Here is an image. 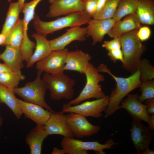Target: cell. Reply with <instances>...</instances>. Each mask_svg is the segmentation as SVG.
<instances>
[{
  "instance_id": "11",
  "label": "cell",
  "mask_w": 154,
  "mask_h": 154,
  "mask_svg": "<svg viewBox=\"0 0 154 154\" xmlns=\"http://www.w3.org/2000/svg\"><path fill=\"white\" fill-rule=\"evenodd\" d=\"M153 130L143 125L141 121L133 119L131 124L130 137L138 154H142L149 147L153 138Z\"/></svg>"
},
{
  "instance_id": "38",
  "label": "cell",
  "mask_w": 154,
  "mask_h": 154,
  "mask_svg": "<svg viewBox=\"0 0 154 154\" xmlns=\"http://www.w3.org/2000/svg\"><path fill=\"white\" fill-rule=\"evenodd\" d=\"M106 1L107 0H97L96 13L99 12L103 9L105 5Z\"/></svg>"
},
{
  "instance_id": "14",
  "label": "cell",
  "mask_w": 154,
  "mask_h": 154,
  "mask_svg": "<svg viewBox=\"0 0 154 154\" xmlns=\"http://www.w3.org/2000/svg\"><path fill=\"white\" fill-rule=\"evenodd\" d=\"M44 127L49 135H58L73 137L67 123L66 115L62 111L52 113Z\"/></svg>"
},
{
  "instance_id": "35",
  "label": "cell",
  "mask_w": 154,
  "mask_h": 154,
  "mask_svg": "<svg viewBox=\"0 0 154 154\" xmlns=\"http://www.w3.org/2000/svg\"><path fill=\"white\" fill-rule=\"evenodd\" d=\"M151 34L150 28L147 26H141L137 32V36L141 42L148 40L150 37Z\"/></svg>"
},
{
  "instance_id": "15",
  "label": "cell",
  "mask_w": 154,
  "mask_h": 154,
  "mask_svg": "<svg viewBox=\"0 0 154 154\" xmlns=\"http://www.w3.org/2000/svg\"><path fill=\"white\" fill-rule=\"evenodd\" d=\"M116 21L113 18L91 19L87 24L86 36H90L92 45L102 42L105 36L108 34L114 26Z\"/></svg>"
},
{
  "instance_id": "4",
  "label": "cell",
  "mask_w": 154,
  "mask_h": 154,
  "mask_svg": "<svg viewBox=\"0 0 154 154\" xmlns=\"http://www.w3.org/2000/svg\"><path fill=\"white\" fill-rule=\"evenodd\" d=\"M43 72L37 70L35 79L27 82L23 87L13 89L15 94L24 101L40 105L53 113L55 112L46 102L45 96L48 89L47 84L41 78Z\"/></svg>"
},
{
  "instance_id": "43",
  "label": "cell",
  "mask_w": 154,
  "mask_h": 154,
  "mask_svg": "<svg viewBox=\"0 0 154 154\" xmlns=\"http://www.w3.org/2000/svg\"><path fill=\"white\" fill-rule=\"evenodd\" d=\"M11 0H8V1H10ZM25 0H18V1L19 2V3L20 4V5L21 6V7L22 8V9L24 3H25Z\"/></svg>"
},
{
  "instance_id": "28",
  "label": "cell",
  "mask_w": 154,
  "mask_h": 154,
  "mask_svg": "<svg viewBox=\"0 0 154 154\" xmlns=\"http://www.w3.org/2000/svg\"><path fill=\"white\" fill-rule=\"evenodd\" d=\"M138 0H121L113 18L120 20L128 15L136 13Z\"/></svg>"
},
{
  "instance_id": "41",
  "label": "cell",
  "mask_w": 154,
  "mask_h": 154,
  "mask_svg": "<svg viewBox=\"0 0 154 154\" xmlns=\"http://www.w3.org/2000/svg\"><path fill=\"white\" fill-rule=\"evenodd\" d=\"M6 36L1 33H0V46H5Z\"/></svg>"
},
{
  "instance_id": "6",
  "label": "cell",
  "mask_w": 154,
  "mask_h": 154,
  "mask_svg": "<svg viewBox=\"0 0 154 154\" xmlns=\"http://www.w3.org/2000/svg\"><path fill=\"white\" fill-rule=\"evenodd\" d=\"M42 78L47 85L52 99L69 100L73 98L76 82L64 72L52 74L45 73Z\"/></svg>"
},
{
  "instance_id": "24",
  "label": "cell",
  "mask_w": 154,
  "mask_h": 154,
  "mask_svg": "<svg viewBox=\"0 0 154 154\" xmlns=\"http://www.w3.org/2000/svg\"><path fill=\"white\" fill-rule=\"evenodd\" d=\"M141 24H154V0H138L136 13Z\"/></svg>"
},
{
  "instance_id": "29",
  "label": "cell",
  "mask_w": 154,
  "mask_h": 154,
  "mask_svg": "<svg viewBox=\"0 0 154 154\" xmlns=\"http://www.w3.org/2000/svg\"><path fill=\"white\" fill-rule=\"evenodd\" d=\"M25 78L21 71L2 72L0 73V84L13 89L17 87L20 82L24 80Z\"/></svg>"
},
{
  "instance_id": "1",
  "label": "cell",
  "mask_w": 154,
  "mask_h": 154,
  "mask_svg": "<svg viewBox=\"0 0 154 154\" xmlns=\"http://www.w3.org/2000/svg\"><path fill=\"white\" fill-rule=\"evenodd\" d=\"M97 68L99 72L106 73L110 75L116 83V87L109 96L108 105L104 111V117L107 118L119 109L120 105L126 96L139 87L141 83L140 72L137 70L129 77L124 78L114 75L107 66L104 64H101Z\"/></svg>"
},
{
  "instance_id": "3",
  "label": "cell",
  "mask_w": 154,
  "mask_h": 154,
  "mask_svg": "<svg viewBox=\"0 0 154 154\" xmlns=\"http://www.w3.org/2000/svg\"><path fill=\"white\" fill-rule=\"evenodd\" d=\"M137 30L126 33L119 38L124 60L122 66L131 74L138 69L141 58L145 50L137 36Z\"/></svg>"
},
{
  "instance_id": "42",
  "label": "cell",
  "mask_w": 154,
  "mask_h": 154,
  "mask_svg": "<svg viewBox=\"0 0 154 154\" xmlns=\"http://www.w3.org/2000/svg\"><path fill=\"white\" fill-rule=\"evenodd\" d=\"M154 154V151L151 150L149 148L147 149L142 154Z\"/></svg>"
},
{
  "instance_id": "27",
  "label": "cell",
  "mask_w": 154,
  "mask_h": 154,
  "mask_svg": "<svg viewBox=\"0 0 154 154\" xmlns=\"http://www.w3.org/2000/svg\"><path fill=\"white\" fill-rule=\"evenodd\" d=\"M23 37V21L20 19L6 36L5 46L9 45L20 49Z\"/></svg>"
},
{
  "instance_id": "9",
  "label": "cell",
  "mask_w": 154,
  "mask_h": 154,
  "mask_svg": "<svg viewBox=\"0 0 154 154\" xmlns=\"http://www.w3.org/2000/svg\"><path fill=\"white\" fill-rule=\"evenodd\" d=\"M42 0H32L25 3L23 6L22 12L24 15L22 19L23 37L20 48V51L23 58L29 59L33 53L36 44L29 38L27 31L29 24L35 16V8L38 4Z\"/></svg>"
},
{
  "instance_id": "22",
  "label": "cell",
  "mask_w": 154,
  "mask_h": 154,
  "mask_svg": "<svg viewBox=\"0 0 154 154\" xmlns=\"http://www.w3.org/2000/svg\"><path fill=\"white\" fill-rule=\"evenodd\" d=\"M44 126L37 125L27 135L25 142L31 154H40L43 141L48 136Z\"/></svg>"
},
{
  "instance_id": "10",
  "label": "cell",
  "mask_w": 154,
  "mask_h": 154,
  "mask_svg": "<svg viewBox=\"0 0 154 154\" xmlns=\"http://www.w3.org/2000/svg\"><path fill=\"white\" fill-rule=\"evenodd\" d=\"M66 116L71 132L74 137L77 138L88 137L97 133L100 129L99 125L92 124L86 117L80 114L70 112Z\"/></svg>"
},
{
  "instance_id": "2",
  "label": "cell",
  "mask_w": 154,
  "mask_h": 154,
  "mask_svg": "<svg viewBox=\"0 0 154 154\" xmlns=\"http://www.w3.org/2000/svg\"><path fill=\"white\" fill-rule=\"evenodd\" d=\"M92 18L84 11L72 13L53 21L41 20L37 15L33 19L36 32L46 35L66 27H80L88 24Z\"/></svg>"
},
{
  "instance_id": "20",
  "label": "cell",
  "mask_w": 154,
  "mask_h": 154,
  "mask_svg": "<svg viewBox=\"0 0 154 154\" xmlns=\"http://www.w3.org/2000/svg\"><path fill=\"white\" fill-rule=\"evenodd\" d=\"M46 36L37 32L32 35L36 42L35 49L27 63V68L31 67L36 63L44 59L52 51Z\"/></svg>"
},
{
  "instance_id": "36",
  "label": "cell",
  "mask_w": 154,
  "mask_h": 154,
  "mask_svg": "<svg viewBox=\"0 0 154 154\" xmlns=\"http://www.w3.org/2000/svg\"><path fill=\"white\" fill-rule=\"evenodd\" d=\"M108 55L110 59L116 63L117 60H119L123 64L124 62L123 54L121 49L113 50L108 51Z\"/></svg>"
},
{
  "instance_id": "40",
  "label": "cell",
  "mask_w": 154,
  "mask_h": 154,
  "mask_svg": "<svg viewBox=\"0 0 154 154\" xmlns=\"http://www.w3.org/2000/svg\"><path fill=\"white\" fill-rule=\"evenodd\" d=\"M148 127L151 129H154V114L151 115L150 116V120L148 123Z\"/></svg>"
},
{
  "instance_id": "16",
  "label": "cell",
  "mask_w": 154,
  "mask_h": 154,
  "mask_svg": "<svg viewBox=\"0 0 154 154\" xmlns=\"http://www.w3.org/2000/svg\"><path fill=\"white\" fill-rule=\"evenodd\" d=\"M17 100L23 114L37 125L44 126L52 113L40 105L17 98Z\"/></svg>"
},
{
  "instance_id": "25",
  "label": "cell",
  "mask_w": 154,
  "mask_h": 154,
  "mask_svg": "<svg viewBox=\"0 0 154 154\" xmlns=\"http://www.w3.org/2000/svg\"><path fill=\"white\" fill-rule=\"evenodd\" d=\"M15 94L13 89L0 84V103L6 105L16 118L19 119L23 114L17 104Z\"/></svg>"
},
{
  "instance_id": "13",
  "label": "cell",
  "mask_w": 154,
  "mask_h": 154,
  "mask_svg": "<svg viewBox=\"0 0 154 154\" xmlns=\"http://www.w3.org/2000/svg\"><path fill=\"white\" fill-rule=\"evenodd\" d=\"M127 96L121 101L119 109H124L133 119L143 121L148 123L151 116L147 112L146 105L139 101L137 94H128Z\"/></svg>"
},
{
  "instance_id": "17",
  "label": "cell",
  "mask_w": 154,
  "mask_h": 154,
  "mask_svg": "<svg viewBox=\"0 0 154 154\" xmlns=\"http://www.w3.org/2000/svg\"><path fill=\"white\" fill-rule=\"evenodd\" d=\"M82 0H54L51 4L47 17H54L84 11Z\"/></svg>"
},
{
  "instance_id": "45",
  "label": "cell",
  "mask_w": 154,
  "mask_h": 154,
  "mask_svg": "<svg viewBox=\"0 0 154 154\" xmlns=\"http://www.w3.org/2000/svg\"><path fill=\"white\" fill-rule=\"evenodd\" d=\"M1 52H0V54H1Z\"/></svg>"
},
{
  "instance_id": "44",
  "label": "cell",
  "mask_w": 154,
  "mask_h": 154,
  "mask_svg": "<svg viewBox=\"0 0 154 154\" xmlns=\"http://www.w3.org/2000/svg\"><path fill=\"white\" fill-rule=\"evenodd\" d=\"M3 120L2 118L0 115V126H1L3 123Z\"/></svg>"
},
{
  "instance_id": "23",
  "label": "cell",
  "mask_w": 154,
  "mask_h": 154,
  "mask_svg": "<svg viewBox=\"0 0 154 154\" xmlns=\"http://www.w3.org/2000/svg\"><path fill=\"white\" fill-rule=\"evenodd\" d=\"M5 46V50L0 54V59L13 71H21L24 65L20 49L9 45Z\"/></svg>"
},
{
  "instance_id": "7",
  "label": "cell",
  "mask_w": 154,
  "mask_h": 154,
  "mask_svg": "<svg viewBox=\"0 0 154 154\" xmlns=\"http://www.w3.org/2000/svg\"><path fill=\"white\" fill-rule=\"evenodd\" d=\"M99 72L97 68L90 62L84 74L86 79L84 87L77 97L68 103L74 105L88 99L92 98L98 99L106 96L99 84L100 82L105 80V78Z\"/></svg>"
},
{
  "instance_id": "19",
  "label": "cell",
  "mask_w": 154,
  "mask_h": 154,
  "mask_svg": "<svg viewBox=\"0 0 154 154\" xmlns=\"http://www.w3.org/2000/svg\"><path fill=\"white\" fill-rule=\"evenodd\" d=\"M91 58L88 53L81 50L68 51L66 58L64 71H75L84 74Z\"/></svg>"
},
{
  "instance_id": "32",
  "label": "cell",
  "mask_w": 154,
  "mask_h": 154,
  "mask_svg": "<svg viewBox=\"0 0 154 154\" xmlns=\"http://www.w3.org/2000/svg\"><path fill=\"white\" fill-rule=\"evenodd\" d=\"M141 94L138 96L139 101L143 103L147 100L154 98V81L147 80L141 82L139 86Z\"/></svg>"
},
{
  "instance_id": "31",
  "label": "cell",
  "mask_w": 154,
  "mask_h": 154,
  "mask_svg": "<svg viewBox=\"0 0 154 154\" xmlns=\"http://www.w3.org/2000/svg\"><path fill=\"white\" fill-rule=\"evenodd\" d=\"M140 72V79L141 82L153 80L154 78V68L148 60H141L138 69Z\"/></svg>"
},
{
  "instance_id": "12",
  "label": "cell",
  "mask_w": 154,
  "mask_h": 154,
  "mask_svg": "<svg viewBox=\"0 0 154 154\" xmlns=\"http://www.w3.org/2000/svg\"><path fill=\"white\" fill-rule=\"evenodd\" d=\"M67 48L52 51L46 58L37 62L36 68L50 74L64 72Z\"/></svg>"
},
{
  "instance_id": "46",
  "label": "cell",
  "mask_w": 154,
  "mask_h": 154,
  "mask_svg": "<svg viewBox=\"0 0 154 154\" xmlns=\"http://www.w3.org/2000/svg\"><path fill=\"white\" fill-rule=\"evenodd\" d=\"M0 1H1V0H0Z\"/></svg>"
},
{
  "instance_id": "21",
  "label": "cell",
  "mask_w": 154,
  "mask_h": 154,
  "mask_svg": "<svg viewBox=\"0 0 154 154\" xmlns=\"http://www.w3.org/2000/svg\"><path fill=\"white\" fill-rule=\"evenodd\" d=\"M123 19L116 21L114 26L108 33L110 37L119 38L122 35L132 31L138 30L141 23L135 14L127 15Z\"/></svg>"
},
{
  "instance_id": "34",
  "label": "cell",
  "mask_w": 154,
  "mask_h": 154,
  "mask_svg": "<svg viewBox=\"0 0 154 154\" xmlns=\"http://www.w3.org/2000/svg\"><path fill=\"white\" fill-rule=\"evenodd\" d=\"M110 40L105 41L102 44V47L109 51L113 50L121 49L119 38H116Z\"/></svg>"
},
{
  "instance_id": "33",
  "label": "cell",
  "mask_w": 154,
  "mask_h": 154,
  "mask_svg": "<svg viewBox=\"0 0 154 154\" xmlns=\"http://www.w3.org/2000/svg\"><path fill=\"white\" fill-rule=\"evenodd\" d=\"M84 7V11L92 18L97 12V0H82Z\"/></svg>"
},
{
  "instance_id": "30",
  "label": "cell",
  "mask_w": 154,
  "mask_h": 154,
  "mask_svg": "<svg viewBox=\"0 0 154 154\" xmlns=\"http://www.w3.org/2000/svg\"><path fill=\"white\" fill-rule=\"evenodd\" d=\"M121 0H107L103 9L93 18L97 19L113 18Z\"/></svg>"
},
{
  "instance_id": "26",
  "label": "cell",
  "mask_w": 154,
  "mask_h": 154,
  "mask_svg": "<svg viewBox=\"0 0 154 154\" xmlns=\"http://www.w3.org/2000/svg\"><path fill=\"white\" fill-rule=\"evenodd\" d=\"M22 10V8L18 1L10 3L1 33L7 35L20 19L19 15Z\"/></svg>"
},
{
  "instance_id": "8",
  "label": "cell",
  "mask_w": 154,
  "mask_h": 154,
  "mask_svg": "<svg viewBox=\"0 0 154 154\" xmlns=\"http://www.w3.org/2000/svg\"><path fill=\"white\" fill-rule=\"evenodd\" d=\"M109 96L92 101H87L74 105L68 103L63 105L61 111L64 113H74L85 117H92L98 118L102 116L108 105Z\"/></svg>"
},
{
  "instance_id": "5",
  "label": "cell",
  "mask_w": 154,
  "mask_h": 154,
  "mask_svg": "<svg viewBox=\"0 0 154 154\" xmlns=\"http://www.w3.org/2000/svg\"><path fill=\"white\" fill-rule=\"evenodd\" d=\"M61 149L54 147L52 154H87L88 151L93 150L98 154H105L103 150L111 149L117 144L112 139L107 140L104 144L97 141H86L77 139L73 137H64L61 142Z\"/></svg>"
},
{
  "instance_id": "39",
  "label": "cell",
  "mask_w": 154,
  "mask_h": 154,
  "mask_svg": "<svg viewBox=\"0 0 154 154\" xmlns=\"http://www.w3.org/2000/svg\"><path fill=\"white\" fill-rule=\"evenodd\" d=\"M12 71H13L5 63L0 62V73Z\"/></svg>"
},
{
  "instance_id": "37",
  "label": "cell",
  "mask_w": 154,
  "mask_h": 154,
  "mask_svg": "<svg viewBox=\"0 0 154 154\" xmlns=\"http://www.w3.org/2000/svg\"><path fill=\"white\" fill-rule=\"evenodd\" d=\"M145 101L147 113L149 115L154 114V98L148 99Z\"/></svg>"
},
{
  "instance_id": "18",
  "label": "cell",
  "mask_w": 154,
  "mask_h": 154,
  "mask_svg": "<svg viewBox=\"0 0 154 154\" xmlns=\"http://www.w3.org/2000/svg\"><path fill=\"white\" fill-rule=\"evenodd\" d=\"M87 33V27H71L62 35L49 40L52 49V51L63 49L73 41H84L86 39Z\"/></svg>"
}]
</instances>
